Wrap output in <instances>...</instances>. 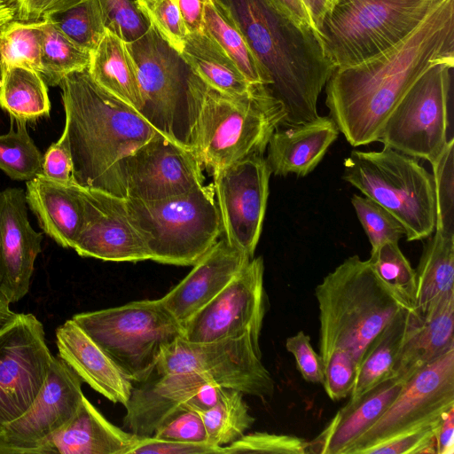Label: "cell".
Returning <instances> with one entry per match:
<instances>
[{"label": "cell", "mask_w": 454, "mask_h": 454, "mask_svg": "<svg viewBox=\"0 0 454 454\" xmlns=\"http://www.w3.org/2000/svg\"><path fill=\"white\" fill-rule=\"evenodd\" d=\"M206 0H177L178 8L187 34H198L206 31Z\"/></svg>", "instance_id": "obj_53"}, {"label": "cell", "mask_w": 454, "mask_h": 454, "mask_svg": "<svg viewBox=\"0 0 454 454\" xmlns=\"http://www.w3.org/2000/svg\"><path fill=\"white\" fill-rule=\"evenodd\" d=\"M200 414L208 442L221 447L239 439L255 420L243 399V393L224 387L218 401Z\"/></svg>", "instance_id": "obj_36"}, {"label": "cell", "mask_w": 454, "mask_h": 454, "mask_svg": "<svg viewBox=\"0 0 454 454\" xmlns=\"http://www.w3.org/2000/svg\"><path fill=\"white\" fill-rule=\"evenodd\" d=\"M41 20H14L0 30V67L23 66L42 71Z\"/></svg>", "instance_id": "obj_38"}, {"label": "cell", "mask_w": 454, "mask_h": 454, "mask_svg": "<svg viewBox=\"0 0 454 454\" xmlns=\"http://www.w3.org/2000/svg\"><path fill=\"white\" fill-rule=\"evenodd\" d=\"M53 358L43 325L33 314L19 313L0 332V433L34 403Z\"/></svg>", "instance_id": "obj_14"}, {"label": "cell", "mask_w": 454, "mask_h": 454, "mask_svg": "<svg viewBox=\"0 0 454 454\" xmlns=\"http://www.w3.org/2000/svg\"><path fill=\"white\" fill-rule=\"evenodd\" d=\"M137 437L108 421L83 396L74 416L36 454H128Z\"/></svg>", "instance_id": "obj_26"}, {"label": "cell", "mask_w": 454, "mask_h": 454, "mask_svg": "<svg viewBox=\"0 0 454 454\" xmlns=\"http://www.w3.org/2000/svg\"><path fill=\"white\" fill-rule=\"evenodd\" d=\"M196 75V74H195ZM198 113L192 150L213 175L253 155H263L286 111L268 85L243 95L221 92L195 76Z\"/></svg>", "instance_id": "obj_5"}, {"label": "cell", "mask_w": 454, "mask_h": 454, "mask_svg": "<svg viewBox=\"0 0 454 454\" xmlns=\"http://www.w3.org/2000/svg\"><path fill=\"white\" fill-rule=\"evenodd\" d=\"M453 66L435 65L412 84L387 118L379 142L430 163L438 157L453 137L449 136Z\"/></svg>", "instance_id": "obj_11"}, {"label": "cell", "mask_w": 454, "mask_h": 454, "mask_svg": "<svg viewBox=\"0 0 454 454\" xmlns=\"http://www.w3.org/2000/svg\"><path fill=\"white\" fill-rule=\"evenodd\" d=\"M126 202L151 260L160 263L193 265L223 233L213 183L164 200Z\"/></svg>", "instance_id": "obj_7"}, {"label": "cell", "mask_w": 454, "mask_h": 454, "mask_svg": "<svg viewBox=\"0 0 454 454\" xmlns=\"http://www.w3.org/2000/svg\"><path fill=\"white\" fill-rule=\"evenodd\" d=\"M203 168L193 151L157 133L126 160L128 198L153 201L186 193L204 184Z\"/></svg>", "instance_id": "obj_19"}, {"label": "cell", "mask_w": 454, "mask_h": 454, "mask_svg": "<svg viewBox=\"0 0 454 454\" xmlns=\"http://www.w3.org/2000/svg\"><path fill=\"white\" fill-rule=\"evenodd\" d=\"M307 446L306 440L294 435L254 432L245 434L223 448V454H307Z\"/></svg>", "instance_id": "obj_45"}, {"label": "cell", "mask_w": 454, "mask_h": 454, "mask_svg": "<svg viewBox=\"0 0 454 454\" xmlns=\"http://www.w3.org/2000/svg\"><path fill=\"white\" fill-rule=\"evenodd\" d=\"M454 137L430 164L435 196V229L454 234Z\"/></svg>", "instance_id": "obj_41"}, {"label": "cell", "mask_w": 454, "mask_h": 454, "mask_svg": "<svg viewBox=\"0 0 454 454\" xmlns=\"http://www.w3.org/2000/svg\"><path fill=\"white\" fill-rule=\"evenodd\" d=\"M380 278L413 308L416 297V271L402 253L397 242H385L371 252L368 260Z\"/></svg>", "instance_id": "obj_40"}, {"label": "cell", "mask_w": 454, "mask_h": 454, "mask_svg": "<svg viewBox=\"0 0 454 454\" xmlns=\"http://www.w3.org/2000/svg\"><path fill=\"white\" fill-rule=\"evenodd\" d=\"M286 348L294 356L297 369L305 380L323 385L322 357L311 346L309 335L302 331L298 332L286 339Z\"/></svg>", "instance_id": "obj_49"}, {"label": "cell", "mask_w": 454, "mask_h": 454, "mask_svg": "<svg viewBox=\"0 0 454 454\" xmlns=\"http://www.w3.org/2000/svg\"><path fill=\"white\" fill-rule=\"evenodd\" d=\"M12 118V117H11ZM11 129L0 135V169L13 180L29 181L42 174L43 154L27 129V121L12 118Z\"/></svg>", "instance_id": "obj_37"}, {"label": "cell", "mask_w": 454, "mask_h": 454, "mask_svg": "<svg viewBox=\"0 0 454 454\" xmlns=\"http://www.w3.org/2000/svg\"><path fill=\"white\" fill-rule=\"evenodd\" d=\"M55 336L58 356L82 382L111 402L127 404L134 387L133 382L72 318L56 329Z\"/></svg>", "instance_id": "obj_23"}, {"label": "cell", "mask_w": 454, "mask_h": 454, "mask_svg": "<svg viewBox=\"0 0 454 454\" xmlns=\"http://www.w3.org/2000/svg\"><path fill=\"white\" fill-rule=\"evenodd\" d=\"M157 374V373H156ZM221 386L192 372L151 376L133 387L123 418L124 427L133 434L152 436L159 424L176 410L198 412L212 407L223 391Z\"/></svg>", "instance_id": "obj_20"}, {"label": "cell", "mask_w": 454, "mask_h": 454, "mask_svg": "<svg viewBox=\"0 0 454 454\" xmlns=\"http://www.w3.org/2000/svg\"><path fill=\"white\" fill-rule=\"evenodd\" d=\"M358 365L346 351L334 349L324 362V387L328 397L339 401L349 395L357 377Z\"/></svg>", "instance_id": "obj_46"}, {"label": "cell", "mask_w": 454, "mask_h": 454, "mask_svg": "<svg viewBox=\"0 0 454 454\" xmlns=\"http://www.w3.org/2000/svg\"><path fill=\"white\" fill-rule=\"evenodd\" d=\"M351 204L371 243L372 250L385 242H397L405 235L403 225L383 207L371 199L354 194Z\"/></svg>", "instance_id": "obj_42"}, {"label": "cell", "mask_w": 454, "mask_h": 454, "mask_svg": "<svg viewBox=\"0 0 454 454\" xmlns=\"http://www.w3.org/2000/svg\"><path fill=\"white\" fill-rule=\"evenodd\" d=\"M87 70L98 85L138 113L141 111L144 98L137 68L123 40L106 29L98 46L90 51Z\"/></svg>", "instance_id": "obj_29"}, {"label": "cell", "mask_w": 454, "mask_h": 454, "mask_svg": "<svg viewBox=\"0 0 454 454\" xmlns=\"http://www.w3.org/2000/svg\"><path fill=\"white\" fill-rule=\"evenodd\" d=\"M205 27L232 59L250 84L270 86L272 80L260 62L230 7L223 0L205 1Z\"/></svg>", "instance_id": "obj_33"}, {"label": "cell", "mask_w": 454, "mask_h": 454, "mask_svg": "<svg viewBox=\"0 0 454 454\" xmlns=\"http://www.w3.org/2000/svg\"><path fill=\"white\" fill-rule=\"evenodd\" d=\"M180 57L192 73L221 92L243 95L254 85L207 31L187 34Z\"/></svg>", "instance_id": "obj_30"}, {"label": "cell", "mask_w": 454, "mask_h": 454, "mask_svg": "<svg viewBox=\"0 0 454 454\" xmlns=\"http://www.w3.org/2000/svg\"><path fill=\"white\" fill-rule=\"evenodd\" d=\"M342 177L387 209L403 225L408 241L425 239L434 231L433 176L416 158L387 146L353 150L344 160Z\"/></svg>", "instance_id": "obj_6"}, {"label": "cell", "mask_w": 454, "mask_h": 454, "mask_svg": "<svg viewBox=\"0 0 454 454\" xmlns=\"http://www.w3.org/2000/svg\"><path fill=\"white\" fill-rule=\"evenodd\" d=\"M43 31L41 75L50 86L59 85L70 74L88 68L90 51L65 35L50 17L41 20Z\"/></svg>", "instance_id": "obj_35"}, {"label": "cell", "mask_w": 454, "mask_h": 454, "mask_svg": "<svg viewBox=\"0 0 454 454\" xmlns=\"http://www.w3.org/2000/svg\"><path fill=\"white\" fill-rule=\"evenodd\" d=\"M78 190L84 218L73 249L80 256L109 262L151 260L146 242L129 215L127 198L80 185Z\"/></svg>", "instance_id": "obj_18"}, {"label": "cell", "mask_w": 454, "mask_h": 454, "mask_svg": "<svg viewBox=\"0 0 454 454\" xmlns=\"http://www.w3.org/2000/svg\"><path fill=\"white\" fill-rule=\"evenodd\" d=\"M135 3L149 24L180 55L187 31L177 0H135Z\"/></svg>", "instance_id": "obj_43"}, {"label": "cell", "mask_w": 454, "mask_h": 454, "mask_svg": "<svg viewBox=\"0 0 454 454\" xmlns=\"http://www.w3.org/2000/svg\"><path fill=\"white\" fill-rule=\"evenodd\" d=\"M300 2L309 19L311 27L319 35L325 19L338 0H300Z\"/></svg>", "instance_id": "obj_56"}, {"label": "cell", "mask_w": 454, "mask_h": 454, "mask_svg": "<svg viewBox=\"0 0 454 454\" xmlns=\"http://www.w3.org/2000/svg\"><path fill=\"white\" fill-rule=\"evenodd\" d=\"M41 175L66 185L76 184L67 132L65 129L59 139L50 145L43 156Z\"/></svg>", "instance_id": "obj_50"}, {"label": "cell", "mask_w": 454, "mask_h": 454, "mask_svg": "<svg viewBox=\"0 0 454 454\" xmlns=\"http://www.w3.org/2000/svg\"><path fill=\"white\" fill-rule=\"evenodd\" d=\"M126 43L144 98L139 114L158 132L192 150L198 113L193 74L151 25L141 37Z\"/></svg>", "instance_id": "obj_10"}, {"label": "cell", "mask_w": 454, "mask_h": 454, "mask_svg": "<svg viewBox=\"0 0 454 454\" xmlns=\"http://www.w3.org/2000/svg\"><path fill=\"white\" fill-rule=\"evenodd\" d=\"M319 355L323 364L334 349L357 365L380 332L409 303L358 255L344 260L317 285Z\"/></svg>", "instance_id": "obj_4"}, {"label": "cell", "mask_w": 454, "mask_h": 454, "mask_svg": "<svg viewBox=\"0 0 454 454\" xmlns=\"http://www.w3.org/2000/svg\"><path fill=\"white\" fill-rule=\"evenodd\" d=\"M82 379L54 356L47 380L34 403L0 433V454H36L76 413L84 396Z\"/></svg>", "instance_id": "obj_17"}, {"label": "cell", "mask_w": 454, "mask_h": 454, "mask_svg": "<svg viewBox=\"0 0 454 454\" xmlns=\"http://www.w3.org/2000/svg\"><path fill=\"white\" fill-rule=\"evenodd\" d=\"M59 86L76 184L128 198L126 160L160 132L98 85L87 69L68 74Z\"/></svg>", "instance_id": "obj_2"}, {"label": "cell", "mask_w": 454, "mask_h": 454, "mask_svg": "<svg viewBox=\"0 0 454 454\" xmlns=\"http://www.w3.org/2000/svg\"><path fill=\"white\" fill-rule=\"evenodd\" d=\"M85 0H15L17 19L21 21H38L70 9Z\"/></svg>", "instance_id": "obj_52"}, {"label": "cell", "mask_w": 454, "mask_h": 454, "mask_svg": "<svg viewBox=\"0 0 454 454\" xmlns=\"http://www.w3.org/2000/svg\"><path fill=\"white\" fill-rule=\"evenodd\" d=\"M271 172L263 155H253L213 174L224 239L250 258L258 244Z\"/></svg>", "instance_id": "obj_16"}, {"label": "cell", "mask_w": 454, "mask_h": 454, "mask_svg": "<svg viewBox=\"0 0 454 454\" xmlns=\"http://www.w3.org/2000/svg\"><path fill=\"white\" fill-rule=\"evenodd\" d=\"M26 193L19 188L0 192V294L11 304L28 293L43 234L27 215Z\"/></svg>", "instance_id": "obj_21"}, {"label": "cell", "mask_w": 454, "mask_h": 454, "mask_svg": "<svg viewBox=\"0 0 454 454\" xmlns=\"http://www.w3.org/2000/svg\"><path fill=\"white\" fill-rule=\"evenodd\" d=\"M152 436L184 442H208L200 412L187 408L176 410L167 416Z\"/></svg>", "instance_id": "obj_47"}, {"label": "cell", "mask_w": 454, "mask_h": 454, "mask_svg": "<svg viewBox=\"0 0 454 454\" xmlns=\"http://www.w3.org/2000/svg\"><path fill=\"white\" fill-rule=\"evenodd\" d=\"M442 419L370 447L364 454H436L435 434Z\"/></svg>", "instance_id": "obj_48"}, {"label": "cell", "mask_w": 454, "mask_h": 454, "mask_svg": "<svg viewBox=\"0 0 454 454\" xmlns=\"http://www.w3.org/2000/svg\"><path fill=\"white\" fill-rule=\"evenodd\" d=\"M453 407L454 347L413 373L380 418L345 454H364L370 447L441 420Z\"/></svg>", "instance_id": "obj_13"}, {"label": "cell", "mask_w": 454, "mask_h": 454, "mask_svg": "<svg viewBox=\"0 0 454 454\" xmlns=\"http://www.w3.org/2000/svg\"><path fill=\"white\" fill-rule=\"evenodd\" d=\"M438 0H338L319 36L336 68L356 65L412 32Z\"/></svg>", "instance_id": "obj_8"}, {"label": "cell", "mask_w": 454, "mask_h": 454, "mask_svg": "<svg viewBox=\"0 0 454 454\" xmlns=\"http://www.w3.org/2000/svg\"><path fill=\"white\" fill-rule=\"evenodd\" d=\"M262 257L252 258L235 278L184 325L183 338L207 342L249 334L260 346L268 298Z\"/></svg>", "instance_id": "obj_15"}, {"label": "cell", "mask_w": 454, "mask_h": 454, "mask_svg": "<svg viewBox=\"0 0 454 454\" xmlns=\"http://www.w3.org/2000/svg\"><path fill=\"white\" fill-rule=\"evenodd\" d=\"M454 290L444 294L421 317L418 314L396 356L392 377L403 383L417 371L454 347Z\"/></svg>", "instance_id": "obj_25"}, {"label": "cell", "mask_w": 454, "mask_h": 454, "mask_svg": "<svg viewBox=\"0 0 454 454\" xmlns=\"http://www.w3.org/2000/svg\"><path fill=\"white\" fill-rule=\"evenodd\" d=\"M223 454V448L210 442H184L154 436L137 437L128 454Z\"/></svg>", "instance_id": "obj_51"}, {"label": "cell", "mask_w": 454, "mask_h": 454, "mask_svg": "<svg viewBox=\"0 0 454 454\" xmlns=\"http://www.w3.org/2000/svg\"><path fill=\"white\" fill-rule=\"evenodd\" d=\"M72 319L133 383L153 375L164 348L184 333L183 326L159 299L82 312Z\"/></svg>", "instance_id": "obj_9"}, {"label": "cell", "mask_w": 454, "mask_h": 454, "mask_svg": "<svg viewBox=\"0 0 454 454\" xmlns=\"http://www.w3.org/2000/svg\"><path fill=\"white\" fill-rule=\"evenodd\" d=\"M50 18L65 35L90 51L106 32L101 0H85Z\"/></svg>", "instance_id": "obj_39"}, {"label": "cell", "mask_w": 454, "mask_h": 454, "mask_svg": "<svg viewBox=\"0 0 454 454\" xmlns=\"http://www.w3.org/2000/svg\"><path fill=\"white\" fill-rule=\"evenodd\" d=\"M223 1L272 80L269 88L286 111L282 125L318 117V97L335 70L319 35L300 28L266 0Z\"/></svg>", "instance_id": "obj_3"}, {"label": "cell", "mask_w": 454, "mask_h": 454, "mask_svg": "<svg viewBox=\"0 0 454 454\" xmlns=\"http://www.w3.org/2000/svg\"><path fill=\"white\" fill-rule=\"evenodd\" d=\"M251 259L224 238L220 239L193 264L188 275L159 300L184 328Z\"/></svg>", "instance_id": "obj_22"}, {"label": "cell", "mask_w": 454, "mask_h": 454, "mask_svg": "<svg viewBox=\"0 0 454 454\" xmlns=\"http://www.w3.org/2000/svg\"><path fill=\"white\" fill-rule=\"evenodd\" d=\"M416 271L413 309L421 317L446 293L454 290V234L434 229Z\"/></svg>", "instance_id": "obj_32"}, {"label": "cell", "mask_w": 454, "mask_h": 454, "mask_svg": "<svg viewBox=\"0 0 454 454\" xmlns=\"http://www.w3.org/2000/svg\"><path fill=\"white\" fill-rule=\"evenodd\" d=\"M280 13L301 29H312L309 19L300 0H266Z\"/></svg>", "instance_id": "obj_54"}, {"label": "cell", "mask_w": 454, "mask_h": 454, "mask_svg": "<svg viewBox=\"0 0 454 454\" xmlns=\"http://www.w3.org/2000/svg\"><path fill=\"white\" fill-rule=\"evenodd\" d=\"M192 372L224 388L270 398L274 380L262 363V352L249 334L207 342H191L183 337L164 348L157 374Z\"/></svg>", "instance_id": "obj_12"}, {"label": "cell", "mask_w": 454, "mask_h": 454, "mask_svg": "<svg viewBox=\"0 0 454 454\" xmlns=\"http://www.w3.org/2000/svg\"><path fill=\"white\" fill-rule=\"evenodd\" d=\"M403 382L395 377L382 380L353 404L339 410L325 428L308 442L307 453L345 454L346 450L385 412Z\"/></svg>", "instance_id": "obj_27"}, {"label": "cell", "mask_w": 454, "mask_h": 454, "mask_svg": "<svg viewBox=\"0 0 454 454\" xmlns=\"http://www.w3.org/2000/svg\"><path fill=\"white\" fill-rule=\"evenodd\" d=\"M17 19L15 0H0V30Z\"/></svg>", "instance_id": "obj_57"}, {"label": "cell", "mask_w": 454, "mask_h": 454, "mask_svg": "<svg viewBox=\"0 0 454 454\" xmlns=\"http://www.w3.org/2000/svg\"><path fill=\"white\" fill-rule=\"evenodd\" d=\"M18 316L19 313L11 309L10 303L0 294V332L13 323Z\"/></svg>", "instance_id": "obj_58"}, {"label": "cell", "mask_w": 454, "mask_h": 454, "mask_svg": "<svg viewBox=\"0 0 454 454\" xmlns=\"http://www.w3.org/2000/svg\"><path fill=\"white\" fill-rule=\"evenodd\" d=\"M106 29L125 43L141 37L150 24L135 0H101Z\"/></svg>", "instance_id": "obj_44"}, {"label": "cell", "mask_w": 454, "mask_h": 454, "mask_svg": "<svg viewBox=\"0 0 454 454\" xmlns=\"http://www.w3.org/2000/svg\"><path fill=\"white\" fill-rule=\"evenodd\" d=\"M0 107L16 120L49 116L51 102L41 74L23 66L0 67Z\"/></svg>", "instance_id": "obj_34"}, {"label": "cell", "mask_w": 454, "mask_h": 454, "mask_svg": "<svg viewBox=\"0 0 454 454\" xmlns=\"http://www.w3.org/2000/svg\"><path fill=\"white\" fill-rule=\"evenodd\" d=\"M454 64V0H438L404 39L356 65L336 68L325 105L352 146L379 140L400 100L428 69Z\"/></svg>", "instance_id": "obj_1"}, {"label": "cell", "mask_w": 454, "mask_h": 454, "mask_svg": "<svg viewBox=\"0 0 454 454\" xmlns=\"http://www.w3.org/2000/svg\"><path fill=\"white\" fill-rule=\"evenodd\" d=\"M26 187L27 204L43 231L60 247L73 248L84 218L78 184L66 185L38 175Z\"/></svg>", "instance_id": "obj_28"}, {"label": "cell", "mask_w": 454, "mask_h": 454, "mask_svg": "<svg viewBox=\"0 0 454 454\" xmlns=\"http://www.w3.org/2000/svg\"><path fill=\"white\" fill-rule=\"evenodd\" d=\"M340 131L331 117L279 125L267 145L266 161L271 174L305 176L319 164Z\"/></svg>", "instance_id": "obj_24"}, {"label": "cell", "mask_w": 454, "mask_h": 454, "mask_svg": "<svg viewBox=\"0 0 454 454\" xmlns=\"http://www.w3.org/2000/svg\"><path fill=\"white\" fill-rule=\"evenodd\" d=\"M436 454L454 452V407L444 413L435 434Z\"/></svg>", "instance_id": "obj_55"}, {"label": "cell", "mask_w": 454, "mask_h": 454, "mask_svg": "<svg viewBox=\"0 0 454 454\" xmlns=\"http://www.w3.org/2000/svg\"><path fill=\"white\" fill-rule=\"evenodd\" d=\"M417 316L412 308L402 310L373 339L359 363L347 404H353L372 387L392 377L396 356Z\"/></svg>", "instance_id": "obj_31"}]
</instances>
